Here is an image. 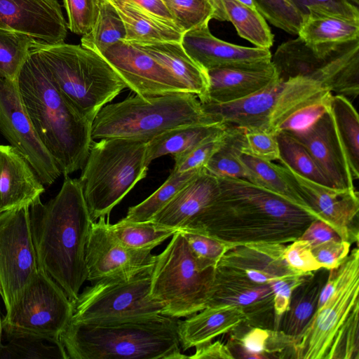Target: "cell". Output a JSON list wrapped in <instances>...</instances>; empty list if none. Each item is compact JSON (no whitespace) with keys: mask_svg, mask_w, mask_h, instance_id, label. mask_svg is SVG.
Here are the masks:
<instances>
[{"mask_svg":"<svg viewBox=\"0 0 359 359\" xmlns=\"http://www.w3.org/2000/svg\"><path fill=\"white\" fill-rule=\"evenodd\" d=\"M286 245L284 259L288 266L299 273H310L322 268L315 259L310 244L303 240L297 239Z\"/></svg>","mask_w":359,"mask_h":359,"instance_id":"cell-49","label":"cell"},{"mask_svg":"<svg viewBox=\"0 0 359 359\" xmlns=\"http://www.w3.org/2000/svg\"><path fill=\"white\" fill-rule=\"evenodd\" d=\"M247 152L255 157L266 161L279 160V148L274 134L257 131L245 130Z\"/></svg>","mask_w":359,"mask_h":359,"instance_id":"cell-50","label":"cell"},{"mask_svg":"<svg viewBox=\"0 0 359 359\" xmlns=\"http://www.w3.org/2000/svg\"><path fill=\"white\" fill-rule=\"evenodd\" d=\"M109 227L121 243L136 250H152L177 231L151 221L130 222L123 219L109 224Z\"/></svg>","mask_w":359,"mask_h":359,"instance_id":"cell-38","label":"cell"},{"mask_svg":"<svg viewBox=\"0 0 359 359\" xmlns=\"http://www.w3.org/2000/svg\"><path fill=\"white\" fill-rule=\"evenodd\" d=\"M205 72L208 80L206 103L213 104L243 99L279 79L271 61L255 65L218 67Z\"/></svg>","mask_w":359,"mask_h":359,"instance_id":"cell-23","label":"cell"},{"mask_svg":"<svg viewBox=\"0 0 359 359\" xmlns=\"http://www.w3.org/2000/svg\"><path fill=\"white\" fill-rule=\"evenodd\" d=\"M42 340L17 338L0 343V358H62L68 359L62 345H46Z\"/></svg>","mask_w":359,"mask_h":359,"instance_id":"cell-43","label":"cell"},{"mask_svg":"<svg viewBox=\"0 0 359 359\" xmlns=\"http://www.w3.org/2000/svg\"><path fill=\"white\" fill-rule=\"evenodd\" d=\"M39 267L73 302L87 280L86 249L93 223L79 179L65 177L58 194L46 203L29 205Z\"/></svg>","mask_w":359,"mask_h":359,"instance_id":"cell-2","label":"cell"},{"mask_svg":"<svg viewBox=\"0 0 359 359\" xmlns=\"http://www.w3.org/2000/svg\"><path fill=\"white\" fill-rule=\"evenodd\" d=\"M332 93L307 77L278 79L243 99L224 104H202L217 122L245 130L276 135L294 112L308 104L330 99Z\"/></svg>","mask_w":359,"mask_h":359,"instance_id":"cell-9","label":"cell"},{"mask_svg":"<svg viewBox=\"0 0 359 359\" xmlns=\"http://www.w3.org/2000/svg\"><path fill=\"white\" fill-rule=\"evenodd\" d=\"M246 148L245 130L226 126L223 141L208 161L205 170L217 177L245 180V170L240 156Z\"/></svg>","mask_w":359,"mask_h":359,"instance_id":"cell-35","label":"cell"},{"mask_svg":"<svg viewBox=\"0 0 359 359\" xmlns=\"http://www.w3.org/2000/svg\"><path fill=\"white\" fill-rule=\"evenodd\" d=\"M307 241L311 248L332 240H340L336 231L324 221L316 219L298 238Z\"/></svg>","mask_w":359,"mask_h":359,"instance_id":"cell-53","label":"cell"},{"mask_svg":"<svg viewBox=\"0 0 359 359\" xmlns=\"http://www.w3.org/2000/svg\"><path fill=\"white\" fill-rule=\"evenodd\" d=\"M244 312L233 306L206 307L179 320L178 336L181 348L191 347L211 341L214 338L229 332L242 323H246Z\"/></svg>","mask_w":359,"mask_h":359,"instance_id":"cell-27","label":"cell"},{"mask_svg":"<svg viewBox=\"0 0 359 359\" xmlns=\"http://www.w3.org/2000/svg\"><path fill=\"white\" fill-rule=\"evenodd\" d=\"M351 244L346 241L332 240L311 248L312 253L321 265L327 269L338 267L350 252Z\"/></svg>","mask_w":359,"mask_h":359,"instance_id":"cell-51","label":"cell"},{"mask_svg":"<svg viewBox=\"0 0 359 359\" xmlns=\"http://www.w3.org/2000/svg\"><path fill=\"white\" fill-rule=\"evenodd\" d=\"M329 109L344 147L353 180L359 178V118L346 97L332 95Z\"/></svg>","mask_w":359,"mask_h":359,"instance_id":"cell-34","label":"cell"},{"mask_svg":"<svg viewBox=\"0 0 359 359\" xmlns=\"http://www.w3.org/2000/svg\"><path fill=\"white\" fill-rule=\"evenodd\" d=\"M97 12L91 29L82 35L81 46L98 54L121 40H126L123 22L109 0H96Z\"/></svg>","mask_w":359,"mask_h":359,"instance_id":"cell-36","label":"cell"},{"mask_svg":"<svg viewBox=\"0 0 359 359\" xmlns=\"http://www.w3.org/2000/svg\"><path fill=\"white\" fill-rule=\"evenodd\" d=\"M328 273L329 269L322 267L313 271L292 291L279 330L294 338L303 332L316 309L319 295Z\"/></svg>","mask_w":359,"mask_h":359,"instance_id":"cell-30","label":"cell"},{"mask_svg":"<svg viewBox=\"0 0 359 359\" xmlns=\"http://www.w3.org/2000/svg\"><path fill=\"white\" fill-rule=\"evenodd\" d=\"M217 122L196 95L180 92L145 97L137 94L104 105L92 123L93 141L126 138L148 142L181 126Z\"/></svg>","mask_w":359,"mask_h":359,"instance_id":"cell-7","label":"cell"},{"mask_svg":"<svg viewBox=\"0 0 359 359\" xmlns=\"http://www.w3.org/2000/svg\"><path fill=\"white\" fill-rule=\"evenodd\" d=\"M72 314L73 302L62 287L39 268L2 318L3 334L8 340L26 338L61 345L60 337Z\"/></svg>","mask_w":359,"mask_h":359,"instance_id":"cell-11","label":"cell"},{"mask_svg":"<svg viewBox=\"0 0 359 359\" xmlns=\"http://www.w3.org/2000/svg\"><path fill=\"white\" fill-rule=\"evenodd\" d=\"M0 132L28 161L43 185L62 175L37 136L22 101L18 82L0 76Z\"/></svg>","mask_w":359,"mask_h":359,"instance_id":"cell-14","label":"cell"},{"mask_svg":"<svg viewBox=\"0 0 359 359\" xmlns=\"http://www.w3.org/2000/svg\"><path fill=\"white\" fill-rule=\"evenodd\" d=\"M125 25L126 41L132 42L181 41L183 32L177 27L147 13L132 0H109Z\"/></svg>","mask_w":359,"mask_h":359,"instance_id":"cell-28","label":"cell"},{"mask_svg":"<svg viewBox=\"0 0 359 359\" xmlns=\"http://www.w3.org/2000/svg\"><path fill=\"white\" fill-rule=\"evenodd\" d=\"M226 345L234 358H294L296 339L281 330L242 323L232 329Z\"/></svg>","mask_w":359,"mask_h":359,"instance_id":"cell-25","label":"cell"},{"mask_svg":"<svg viewBox=\"0 0 359 359\" xmlns=\"http://www.w3.org/2000/svg\"><path fill=\"white\" fill-rule=\"evenodd\" d=\"M297 35L309 44L355 40L359 39V20L309 14L304 17Z\"/></svg>","mask_w":359,"mask_h":359,"instance_id":"cell-32","label":"cell"},{"mask_svg":"<svg viewBox=\"0 0 359 359\" xmlns=\"http://www.w3.org/2000/svg\"><path fill=\"white\" fill-rule=\"evenodd\" d=\"M151 273L100 280L86 287L73 302L71 321L104 324L162 315L163 306L149 295Z\"/></svg>","mask_w":359,"mask_h":359,"instance_id":"cell-12","label":"cell"},{"mask_svg":"<svg viewBox=\"0 0 359 359\" xmlns=\"http://www.w3.org/2000/svg\"><path fill=\"white\" fill-rule=\"evenodd\" d=\"M45 188L25 157L11 145L0 144V210L30 205Z\"/></svg>","mask_w":359,"mask_h":359,"instance_id":"cell-24","label":"cell"},{"mask_svg":"<svg viewBox=\"0 0 359 359\" xmlns=\"http://www.w3.org/2000/svg\"><path fill=\"white\" fill-rule=\"evenodd\" d=\"M100 55L135 94L153 97L189 93L161 64L130 41H117Z\"/></svg>","mask_w":359,"mask_h":359,"instance_id":"cell-17","label":"cell"},{"mask_svg":"<svg viewBox=\"0 0 359 359\" xmlns=\"http://www.w3.org/2000/svg\"><path fill=\"white\" fill-rule=\"evenodd\" d=\"M161 64L201 104L208 102V80L205 70L186 53L180 41L132 42Z\"/></svg>","mask_w":359,"mask_h":359,"instance_id":"cell-26","label":"cell"},{"mask_svg":"<svg viewBox=\"0 0 359 359\" xmlns=\"http://www.w3.org/2000/svg\"><path fill=\"white\" fill-rule=\"evenodd\" d=\"M151 15L177 27L175 19L163 0H132ZM179 29V28H178ZM181 31V30H180Z\"/></svg>","mask_w":359,"mask_h":359,"instance_id":"cell-55","label":"cell"},{"mask_svg":"<svg viewBox=\"0 0 359 359\" xmlns=\"http://www.w3.org/2000/svg\"><path fill=\"white\" fill-rule=\"evenodd\" d=\"M330 98L308 104L298 109L282 123L279 132L299 130L308 126L328 110Z\"/></svg>","mask_w":359,"mask_h":359,"instance_id":"cell-52","label":"cell"},{"mask_svg":"<svg viewBox=\"0 0 359 359\" xmlns=\"http://www.w3.org/2000/svg\"><path fill=\"white\" fill-rule=\"evenodd\" d=\"M1 310H0V343L2 342V337H3V330H2V324H1Z\"/></svg>","mask_w":359,"mask_h":359,"instance_id":"cell-57","label":"cell"},{"mask_svg":"<svg viewBox=\"0 0 359 359\" xmlns=\"http://www.w3.org/2000/svg\"><path fill=\"white\" fill-rule=\"evenodd\" d=\"M333 292L296 338L294 358L359 359V250L338 266Z\"/></svg>","mask_w":359,"mask_h":359,"instance_id":"cell-5","label":"cell"},{"mask_svg":"<svg viewBox=\"0 0 359 359\" xmlns=\"http://www.w3.org/2000/svg\"><path fill=\"white\" fill-rule=\"evenodd\" d=\"M313 272L287 276L269 283L273 293L275 330H279L281 319L288 309L292 291L306 280Z\"/></svg>","mask_w":359,"mask_h":359,"instance_id":"cell-48","label":"cell"},{"mask_svg":"<svg viewBox=\"0 0 359 359\" xmlns=\"http://www.w3.org/2000/svg\"><path fill=\"white\" fill-rule=\"evenodd\" d=\"M178 318L165 315L119 323L70 321L60 341L68 359H182Z\"/></svg>","mask_w":359,"mask_h":359,"instance_id":"cell-4","label":"cell"},{"mask_svg":"<svg viewBox=\"0 0 359 359\" xmlns=\"http://www.w3.org/2000/svg\"><path fill=\"white\" fill-rule=\"evenodd\" d=\"M309 151L334 188L353 189V179L330 109L308 126L285 130Z\"/></svg>","mask_w":359,"mask_h":359,"instance_id":"cell-19","label":"cell"},{"mask_svg":"<svg viewBox=\"0 0 359 359\" xmlns=\"http://www.w3.org/2000/svg\"><path fill=\"white\" fill-rule=\"evenodd\" d=\"M213 7L212 19L229 21L238 34L255 47L270 48L273 43L272 34L266 20L255 8L235 0H210Z\"/></svg>","mask_w":359,"mask_h":359,"instance_id":"cell-31","label":"cell"},{"mask_svg":"<svg viewBox=\"0 0 359 359\" xmlns=\"http://www.w3.org/2000/svg\"><path fill=\"white\" fill-rule=\"evenodd\" d=\"M105 217L93 222L86 249L87 280L130 278L151 271L156 255L149 250H136L121 243Z\"/></svg>","mask_w":359,"mask_h":359,"instance_id":"cell-15","label":"cell"},{"mask_svg":"<svg viewBox=\"0 0 359 359\" xmlns=\"http://www.w3.org/2000/svg\"><path fill=\"white\" fill-rule=\"evenodd\" d=\"M279 160L299 175L311 181L333 187L306 149L285 131L276 134Z\"/></svg>","mask_w":359,"mask_h":359,"instance_id":"cell-39","label":"cell"},{"mask_svg":"<svg viewBox=\"0 0 359 359\" xmlns=\"http://www.w3.org/2000/svg\"><path fill=\"white\" fill-rule=\"evenodd\" d=\"M39 268L29 206L0 213V297L6 311L15 303Z\"/></svg>","mask_w":359,"mask_h":359,"instance_id":"cell-13","label":"cell"},{"mask_svg":"<svg viewBox=\"0 0 359 359\" xmlns=\"http://www.w3.org/2000/svg\"><path fill=\"white\" fill-rule=\"evenodd\" d=\"M283 243H250L229 249L216 269L252 282L269 284L287 276L302 274L290 268L284 259Z\"/></svg>","mask_w":359,"mask_h":359,"instance_id":"cell-21","label":"cell"},{"mask_svg":"<svg viewBox=\"0 0 359 359\" xmlns=\"http://www.w3.org/2000/svg\"><path fill=\"white\" fill-rule=\"evenodd\" d=\"M222 123L187 125L167 130L147 142V162L159 157L187 152L201 144L223 134Z\"/></svg>","mask_w":359,"mask_h":359,"instance_id":"cell-29","label":"cell"},{"mask_svg":"<svg viewBox=\"0 0 359 359\" xmlns=\"http://www.w3.org/2000/svg\"><path fill=\"white\" fill-rule=\"evenodd\" d=\"M63 3L70 31L79 35L88 33L95 20L96 0H63Z\"/></svg>","mask_w":359,"mask_h":359,"instance_id":"cell-47","label":"cell"},{"mask_svg":"<svg viewBox=\"0 0 359 359\" xmlns=\"http://www.w3.org/2000/svg\"><path fill=\"white\" fill-rule=\"evenodd\" d=\"M235 1H236L237 2L241 3L242 4H244L247 6H249L250 8L257 9L255 4L253 0H235Z\"/></svg>","mask_w":359,"mask_h":359,"instance_id":"cell-56","label":"cell"},{"mask_svg":"<svg viewBox=\"0 0 359 359\" xmlns=\"http://www.w3.org/2000/svg\"><path fill=\"white\" fill-rule=\"evenodd\" d=\"M282 169L306 206L343 241L358 242L359 198L353 189H340L307 180L285 165Z\"/></svg>","mask_w":359,"mask_h":359,"instance_id":"cell-16","label":"cell"},{"mask_svg":"<svg viewBox=\"0 0 359 359\" xmlns=\"http://www.w3.org/2000/svg\"><path fill=\"white\" fill-rule=\"evenodd\" d=\"M192 359H233L226 344L221 341L208 342L196 346L194 354L188 355Z\"/></svg>","mask_w":359,"mask_h":359,"instance_id":"cell-54","label":"cell"},{"mask_svg":"<svg viewBox=\"0 0 359 359\" xmlns=\"http://www.w3.org/2000/svg\"><path fill=\"white\" fill-rule=\"evenodd\" d=\"M147 142L126 138L93 141L79 179L93 221L108 217L148 171Z\"/></svg>","mask_w":359,"mask_h":359,"instance_id":"cell-8","label":"cell"},{"mask_svg":"<svg viewBox=\"0 0 359 359\" xmlns=\"http://www.w3.org/2000/svg\"><path fill=\"white\" fill-rule=\"evenodd\" d=\"M224 133L225 131L221 135L206 141L187 152L172 156L175 160L172 170L186 172L205 168L212 154L220 147Z\"/></svg>","mask_w":359,"mask_h":359,"instance_id":"cell-46","label":"cell"},{"mask_svg":"<svg viewBox=\"0 0 359 359\" xmlns=\"http://www.w3.org/2000/svg\"><path fill=\"white\" fill-rule=\"evenodd\" d=\"M203 168L186 172L172 170L168 179L156 191L139 204L130 207L123 219L130 222L151 221Z\"/></svg>","mask_w":359,"mask_h":359,"instance_id":"cell-37","label":"cell"},{"mask_svg":"<svg viewBox=\"0 0 359 359\" xmlns=\"http://www.w3.org/2000/svg\"><path fill=\"white\" fill-rule=\"evenodd\" d=\"M34 40L24 33L0 29V76L17 81Z\"/></svg>","mask_w":359,"mask_h":359,"instance_id":"cell-40","label":"cell"},{"mask_svg":"<svg viewBox=\"0 0 359 359\" xmlns=\"http://www.w3.org/2000/svg\"><path fill=\"white\" fill-rule=\"evenodd\" d=\"M305 17L309 14L335 15L359 20L358 6L351 0H291Z\"/></svg>","mask_w":359,"mask_h":359,"instance_id":"cell-45","label":"cell"},{"mask_svg":"<svg viewBox=\"0 0 359 359\" xmlns=\"http://www.w3.org/2000/svg\"><path fill=\"white\" fill-rule=\"evenodd\" d=\"M0 29L61 43L67 36V25L58 0H0Z\"/></svg>","mask_w":359,"mask_h":359,"instance_id":"cell-20","label":"cell"},{"mask_svg":"<svg viewBox=\"0 0 359 359\" xmlns=\"http://www.w3.org/2000/svg\"><path fill=\"white\" fill-rule=\"evenodd\" d=\"M32 49L62 95L91 123L100 110L127 88L107 61L90 49L37 39Z\"/></svg>","mask_w":359,"mask_h":359,"instance_id":"cell-6","label":"cell"},{"mask_svg":"<svg viewBox=\"0 0 359 359\" xmlns=\"http://www.w3.org/2000/svg\"><path fill=\"white\" fill-rule=\"evenodd\" d=\"M0 213H1V210H0Z\"/></svg>","mask_w":359,"mask_h":359,"instance_id":"cell-59","label":"cell"},{"mask_svg":"<svg viewBox=\"0 0 359 359\" xmlns=\"http://www.w3.org/2000/svg\"><path fill=\"white\" fill-rule=\"evenodd\" d=\"M222 306L240 308L248 325L275 330L273 293L269 284L252 282L215 268L206 307Z\"/></svg>","mask_w":359,"mask_h":359,"instance_id":"cell-18","label":"cell"},{"mask_svg":"<svg viewBox=\"0 0 359 359\" xmlns=\"http://www.w3.org/2000/svg\"><path fill=\"white\" fill-rule=\"evenodd\" d=\"M215 268L201 269L180 231L165 249L156 255L149 295L163 306V314L189 317L207 306Z\"/></svg>","mask_w":359,"mask_h":359,"instance_id":"cell-10","label":"cell"},{"mask_svg":"<svg viewBox=\"0 0 359 359\" xmlns=\"http://www.w3.org/2000/svg\"><path fill=\"white\" fill-rule=\"evenodd\" d=\"M185 238L198 267L202 270L215 268L222 255L230 249L212 238L180 231Z\"/></svg>","mask_w":359,"mask_h":359,"instance_id":"cell-44","label":"cell"},{"mask_svg":"<svg viewBox=\"0 0 359 359\" xmlns=\"http://www.w3.org/2000/svg\"><path fill=\"white\" fill-rule=\"evenodd\" d=\"M352 3H353L355 6H359V0H351Z\"/></svg>","mask_w":359,"mask_h":359,"instance_id":"cell-58","label":"cell"},{"mask_svg":"<svg viewBox=\"0 0 359 359\" xmlns=\"http://www.w3.org/2000/svg\"><path fill=\"white\" fill-rule=\"evenodd\" d=\"M257 10L275 27L297 35L304 16L291 0H253Z\"/></svg>","mask_w":359,"mask_h":359,"instance_id":"cell-41","label":"cell"},{"mask_svg":"<svg viewBox=\"0 0 359 359\" xmlns=\"http://www.w3.org/2000/svg\"><path fill=\"white\" fill-rule=\"evenodd\" d=\"M178 28L184 33L212 19L213 7L210 0H163Z\"/></svg>","mask_w":359,"mask_h":359,"instance_id":"cell-42","label":"cell"},{"mask_svg":"<svg viewBox=\"0 0 359 359\" xmlns=\"http://www.w3.org/2000/svg\"><path fill=\"white\" fill-rule=\"evenodd\" d=\"M180 43L190 57L205 71L259 65L271 62L272 57L269 48L242 46L215 37L208 23L184 32Z\"/></svg>","mask_w":359,"mask_h":359,"instance_id":"cell-22","label":"cell"},{"mask_svg":"<svg viewBox=\"0 0 359 359\" xmlns=\"http://www.w3.org/2000/svg\"><path fill=\"white\" fill-rule=\"evenodd\" d=\"M240 159L245 170V180L311 211L283 171L281 165L244 151Z\"/></svg>","mask_w":359,"mask_h":359,"instance_id":"cell-33","label":"cell"},{"mask_svg":"<svg viewBox=\"0 0 359 359\" xmlns=\"http://www.w3.org/2000/svg\"><path fill=\"white\" fill-rule=\"evenodd\" d=\"M219 190L184 231L215 239L229 248L298 239L314 219L310 210L240 178L217 177Z\"/></svg>","mask_w":359,"mask_h":359,"instance_id":"cell-1","label":"cell"},{"mask_svg":"<svg viewBox=\"0 0 359 359\" xmlns=\"http://www.w3.org/2000/svg\"><path fill=\"white\" fill-rule=\"evenodd\" d=\"M17 82L35 132L61 173L82 169L93 142L92 123L62 95L32 48Z\"/></svg>","mask_w":359,"mask_h":359,"instance_id":"cell-3","label":"cell"}]
</instances>
